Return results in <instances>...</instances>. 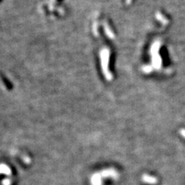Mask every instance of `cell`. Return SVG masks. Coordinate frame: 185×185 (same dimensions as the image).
<instances>
[{
    "label": "cell",
    "instance_id": "cell-1",
    "mask_svg": "<svg viewBox=\"0 0 185 185\" xmlns=\"http://www.w3.org/2000/svg\"><path fill=\"white\" fill-rule=\"evenodd\" d=\"M143 181L148 183H151V184H154V183H156L157 182V180L156 177H151V176H149V175H144V177H143Z\"/></svg>",
    "mask_w": 185,
    "mask_h": 185
},
{
    "label": "cell",
    "instance_id": "cell-2",
    "mask_svg": "<svg viewBox=\"0 0 185 185\" xmlns=\"http://www.w3.org/2000/svg\"><path fill=\"white\" fill-rule=\"evenodd\" d=\"M180 134H181L182 135H183V137H185V130L182 129L181 130H180Z\"/></svg>",
    "mask_w": 185,
    "mask_h": 185
}]
</instances>
